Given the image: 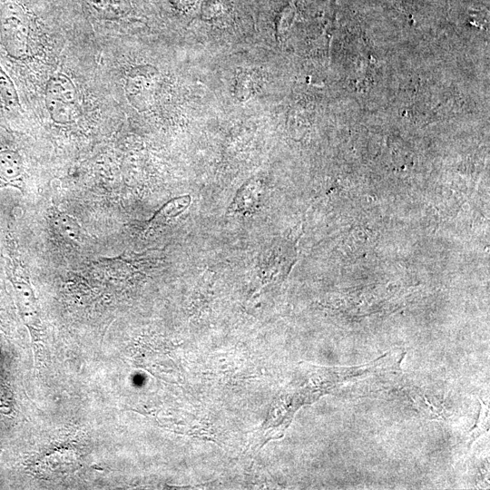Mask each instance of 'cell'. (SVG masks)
<instances>
[{
	"label": "cell",
	"mask_w": 490,
	"mask_h": 490,
	"mask_svg": "<svg viewBox=\"0 0 490 490\" xmlns=\"http://www.w3.org/2000/svg\"><path fill=\"white\" fill-rule=\"evenodd\" d=\"M15 139L0 132V189L15 188L24 192L25 161Z\"/></svg>",
	"instance_id": "2"
},
{
	"label": "cell",
	"mask_w": 490,
	"mask_h": 490,
	"mask_svg": "<svg viewBox=\"0 0 490 490\" xmlns=\"http://www.w3.org/2000/svg\"><path fill=\"white\" fill-rule=\"evenodd\" d=\"M45 96L76 104L77 91L72 80L64 74L53 75L47 82Z\"/></svg>",
	"instance_id": "5"
},
{
	"label": "cell",
	"mask_w": 490,
	"mask_h": 490,
	"mask_svg": "<svg viewBox=\"0 0 490 490\" xmlns=\"http://www.w3.org/2000/svg\"><path fill=\"white\" fill-rule=\"evenodd\" d=\"M158 83L157 68L152 65L133 67L125 83V93L129 103L138 111L147 110L152 103Z\"/></svg>",
	"instance_id": "3"
},
{
	"label": "cell",
	"mask_w": 490,
	"mask_h": 490,
	"mask_svg": "<svg viewBox=\"0 0 490 490\" xmlns=\"http://www.w3.org/2000/svg\"><path fill=\"white\" fill-rule=\"evenodd\" d=\"M292 16L293 9L291 6H287L280 12L276 21L277 34H282L284 33V31L288 28Z\"/></svg>",
	"instance_id": "10"
},
{
	"label": "cell",
	"mask_w": 490,
	"mask_h": 490,
	"mask_svg": "<svg viewBox=\"0 0 490 490\" xmlns=\"http://www.w3.org/2000/svg\"><path fill=\"white\" fill-rule=\"evenodd\" d=\"M5 270L14 289L19 313L30 331L39 333L43 327L40 309L28 270L12 233H8L5 237Z\"/></svg>",
	"instance_id": "1"
},
{
	"label": "cell",
	"mask_w": 490,
	"mask_h": 490,
	"mask_svg": "<svg viewBox=\"0 0 490 490\" xmlns=\"http://www.w3.org/2000/svg\"><path fill=\"white\" fill-rule=\"evenodd\" d=\"M227 10L225 0H207L204 2L202 11L203 16L211 19L214 16L222 15Z\"/></svg>",
	"instance_id": "8"
},
{
	"label": "cell",
	"mask_w": 490,
	"mask_h": 490,
	"mask_svg": "<svg viewBox=\"0 0 490 490\" xmlns=\"http://www.w3.org/2000/svg\"><path fill=\"white\" fill-rule=\"evenodd\" d=\"M487 418H488V408H486L485 406H482L480 408L478 422L472 432L471 439L469 441L470 444L475 439H476L481 434L485 433L487 430V427H488Z\"/></svg>",
	"instance_id": "9"
},
{
	"label": "cell",
	"mask_w": 490,
	"mask_h": 490,
	"mask_svg": "<svg viewBox=\"0 0 490 490\" xmlns=\"http://www.w3.org/2000/svg\"><path fill=\"white\" fill-rule=\"evenodd\" d=\"M47 220L52 230L62 240L76 242L80 240L82 228L76 218L56 206L48 210Z\"/></svg>",
	"instance_id": "4"
},
{
	"label": "cell",
	"mask_w": 490,
	"mask_h": 490,
	"mask_svg": "<svg viewBox=\"0 0 490 490\" xmlns=\"http://www.w3.org/2000/svg\"><path fill=\"white\" fill-rule=\"evenodd\" d=\"M170 5L178 12L189 11L197 0H167Z\"/></svg>",
	"instance_id": "11"
},
{
	"label": "cell",
	"mask_w": 490,
	"mask_h": 490,
	"mask_svg": "<svg viewBox=\"0 0 490 490\" xmlns=\"http://www.w3.org/2000/svg\"><path fill=\"white\" fill-rule=\"evenodd\" d=\"M45 106L52 120L57 123H70L76 118V104L45 96Z\"/></svg>",
	"instance_id": "7"
},
{
	"label": "cell",
	"mask_w": 490,
	"mask_h": 490,
	"mask_svg": "<svg viewBox=\"0 0 490 490\" xmlns=\"http://www.w3.org/2000/svg\"><path fill=\"white\" fill-rule=\"evenodd\" d=\"M191 204V197L182 195L163 204L149 220L151 226L165 223L182 213Z\"/></svg>",
	"instance_id": "6"
}]
</instances>
